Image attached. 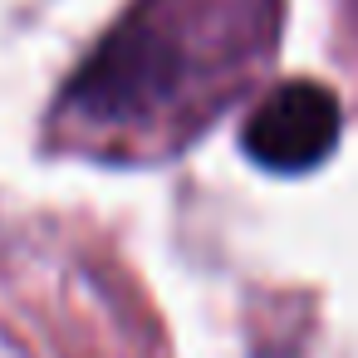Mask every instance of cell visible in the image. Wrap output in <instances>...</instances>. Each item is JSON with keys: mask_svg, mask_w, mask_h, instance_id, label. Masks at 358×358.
I'll return each instance as SVG.
<instances>
[{"mask_svg": "<svg viewBox=\"0 0 358 358\" xmlns=\"http://www.w3.org/2000/svg\"><path fill=\"white\" fill-rule=\"evenodd\" d=\"M280 0H138L64 84L55 133L103 162L172 157L275 59Z\"/></svg>", "mask_w": 358, "mask_h": 358, "instance_id": "obj_1", "label": "cell"}, {"mask_svg": "<svg viewBox=\"0 0 358 358\" xmlns=\"http://www.w3.org/2000/svg\"><path fill=\"white\" fill-rule=\"evenodd\" d=\"M338 133H343L338 99L314 79H285V84L265 89L260 103L250 108V118L241 128V148L255 167L299 177L334 157Z\"/></svg>", "mask_w": 358, "mask_h": 358, "instance_id": "obj_2", "label": "cell"}]
</instances>
